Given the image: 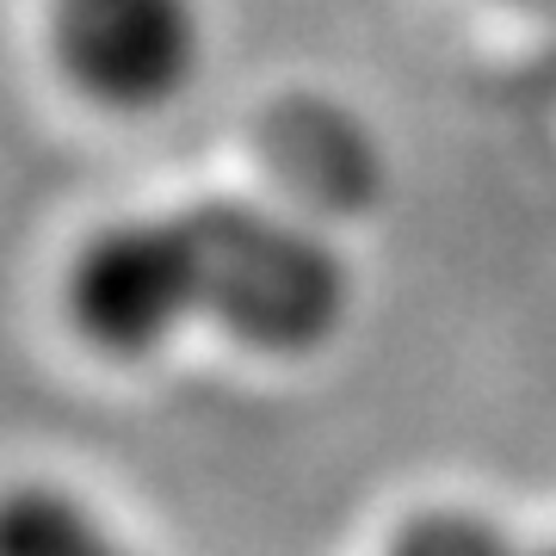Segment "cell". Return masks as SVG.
<instances>
[{
    "label": "cell",
    "instance_id": "6",
    "mask_svg": "<svg viewBox=\"0 0 556 556\" xmlns=\"http://www.w3.org/2000/svg\"><path fill=\"white\" fill-rule=\"evenodd\" d=\"M519 13H532V20H556V0H507Z\"/></svg>",
    "mask_w": 556,
    "mask_h": 556
},
{
    "label": "cell",
    "instance_id": "3",
    "mask_svg": "<svg viewBox=\"0 0 556 556\" xmlns=\"http://www.w3.org/2000/svg\"><path fill=\"white\" fill-rule=\"evenodd\" d=\"M62 80L100 112H161L204 62L199 0H43Z\"/></svg>",
    "mask_w": 556,
    "mask_h": 556
},
{
    "label": "cell",
    "instance_id": "2",
    "mask_svg": "<svg viewBox=\"0 0 556 556\" xmlns=\"http://www.w3.org/2000/svg\"><path fill=\"white\" fill-rule=\"evenodd\" d=\"M68 321L100 358L142 365L167 353L192 321H204L199 298V241L186 211L118 217L68 266Z\"/></svg>",
    "mask_w": 556,
    "mask_h": 556
},
{
    "label": "cell",
    "instance_id": "4",
    "mask_svg": "<svg viewBox=\"0 0 556 556\" xmlns=\"http://www.w3.org/2000/svg\"><path fill=\"white\" fill-rule=\"evenodd\" d=\"M0 556H137L87 501L50 482H20L0 514Z\"/></svg>",
    "mask_w": 556,
    "mask_h": 556
},
{
    "label": "cell",
    "instance_id": "5",
    "mask_svg": "<svg viewBox=\"0 0 556 556\" xmlns=\"http://www.w3.org/2000/svg\"><path fill=\"white\" fill-rule=\"evenodd\" d=\"M378 556H532V551H519V538L501 519L439 501V507H415L408 519H396Z\"/></svg>",
    "mask_w": 556,
    "mask_h": 556
},
{
    "label": "cell",
    "instance_id": "7",
    "mask_svg": "<svg viewBox=\"0 0 556 556\" xmlns=\"http://www.w3.org/2000/svg\"><path fill=\"white\" fill-rule=\"evenodd\" d=\"M532 556H556V538H551V544H544V551H532Z\"/></svg>",
    "mask_w": 556,
    "mask_h": 556
},
{
    "label": "cell",
    "instance_id": "1",
    "mask_svg": "<svg viewBox=\"0 0 556 556\" xmlns=\"http://www.w3.org/2000/svg\"><path fill=\"white\" fill-rule=\"evenodd\" d=\"M186 217L199 241L204 328L254 358H309L346 328L353 273L291 204L199 199Z\"/></svg>",
    "mask_w": 556,
    "mask_h": 556
}]
</instances>
